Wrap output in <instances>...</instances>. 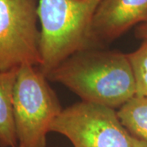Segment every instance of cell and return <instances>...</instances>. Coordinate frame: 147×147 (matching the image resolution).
Segmentation results:
<instances>
[{
	"label": "cell",
	"mask_w": 147,
	"mask_h": 147,
	"mask_svg": "<svg viewBox=\"0 0 147 147\" xmlns=\"http://www.w3.org/2000/svg\"><path fill=\"white\" fill-rule=\"evenodd\" d=\"M84 101L113 109L136 96V83L127 53L92 47L74 53L47 74Z\"/></svg>",
	"instance_id": "1"
},
{
	"label": "cell",
	"mask_w": 147,
	"mask_h": 147,
	"mask_svg": "<svg viewBox=\"0 0 147 147\" xmlns=\"http://www.w3.org/2000/svg\"><path fill=\"white\" fill-rule=\"evenodd\" d=\"M102 0H38L40 54L46 76L74 53L93 47L92 25Z\"/></svg>",
	"instance_id": "2"
},
{
	"label": "cell",
	"mask_w": 147,
	"mask_h": 147,
	"mask_svg": "<svg viewBox=\"0 0 147 147\" xmlns=\"http://www.w3.org/2000/svg\"><path fill=\"white\" fill-rule=\"evenodd\" d=\"M48 81L38 66L17 69L13 114L20 147H46L47 133L63 110Z\"/></svg>",
	"instance_id": "3"
},
{
	"label": "cell",
	"mask_w": 147,
	"mask_h": 147,
	"mask_svg": "<svg viewBox=\"0 0 147 147\" xmlns=\"http://www.w3.org/2000/svg\"><path fill=\"white\" fill-rule=\"evenodd\" d=\"M38 0H0V72L39 67Z\"/></svg>",
	"instance_id": "4"
},
{
	"label": "cell",
	"mask_w": 147,
	"mask_h": 147,
	"mask_svg": "<svg viewBox=\"0 0 147 147\" xmlns=\"http://www.w3.org/2000/svg\"><path fill=\"white\" fill-rule=\"evenodd\" d=\"M51 131L68 138L74 147H132L115 109L84 100L62 110Z\"/></svg>",
	"instance_id": "5"
},
{
	"label": "cell",
	"mask_w": 147,
	"mask_h": 147,
	"mask_svg": "<svg viewBox=\"0 0 147 147\" xmlns=\"http://www.w3.org/2000/svg\"><path fill=\"white\" fill-rule=\"evenodd\" d=\"M146 22L147 0H102L92 20V46L101 47Z\"/></svg>",
	"instance_id": "6"
},
{
	"label": "cell",
	"mask_w": 147,
	"mask_h": 147,
	"mask_svg": "<svg viewBox=\"0 0 147 147\" xmlns=\"http://www.w3.org/2000/svg\"><path fill=\"white\" fill-rule=\"evenodd\" d=\"M17 70L0 72V147L18 146L13 114V92Z\"/></svg>",
	"instance_id": "7"
},
{
	"label": "cell",
	"mask_w": 147,
	"mask_h": 147,
	"mask_svg": "<svg viewBox=\"0 0 147 147\" xmlns=\"http://www.w3.org/2000/svg\"><path fill=\"white\" fill-rule=\"evenodd\" d=\"M131 136L147 142V96H135L117 110Z\"/></svg>",
	"instance_id": "8"
},
{
	"label": "cell",
	"mask_w": 147,
	"mask_h": 147,
	"mask_svg": "<svg viewBox=\"0 0 147 147\" xmlns=\"http://www.w3.org/2000/svg\"><path fill=\"white\" fill-rule=\"evenodd\" d=\"M136 83V96H147V40L134 52L127 53Z\"/></svg>",
	"instance_id": "9"
},
{
	"label": "cell",
	"mask_w": 147,
	"mask_h": 147,
	"mask_svg": "<svg viewBox=\"0 0 147 147\" xmlns=\"http://www.w3.org/2000/svg\"><path fill=\"white\" fill-rule=\"evenodd\" d=\"M135 35L137 38L147 40V22L137 26L135 29Z\"/></svg>",
	"instance_id": "10"
},
{
	"label": "cell",
	"mask_w": 147,
	"mask_h": 147,
	"mask_svg": "<svg viewBox=\"0 0 147 147\" xmlns=\"http://www.w3.org/2000/svg\"><path fill=\"white\" fill-rule=\"evenodd\" d=\"M131 143H132V147H147V142L140 140L132 136H131Z\"/></svg>",
	"instance_id": "11"
},
{
	"label": "cell",
	"mask_w": 147,
	"mask_h": 147,
	"mask_svg": "<svg viewBox=\"0 0 147 147\" xmlns=\"http://www.w3.org/2000/svg\"><path fill=\"white\" fill-rule=\"evenodd\" d=\"M16 147H20V146H16Z\"/></svg>",
	"instance_id": "12"
}]
</instances>
